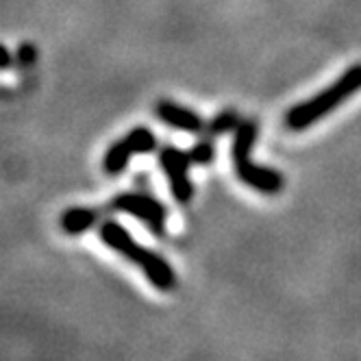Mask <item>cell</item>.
<instances>
[{
  "instance_id": "ba28073f",
  "label": "cell",
  "mask_w": 361,
  "mask_h": 361,
  "mask_svg": "<svg viewBox=\"0 0 361 361\" xmlns=\"http://www.w3.org/2000/svg\"><path fill=\"white\" fill-rule=\"evenodd\" d=\"M131 157H133V150L128 146V142L118 140L111 144V148L105 154V159H102V170H105V174H109V176H118L126 170L128 159Z\"/></svg>"
},
{
  "instance_id": "277c9868",
  "label": "cell",
  "mask_w": 361,
  "mask_h": 361,
  "mask_svg": "<svg viewBox=\"0 0 361 361\" xmlns=\"http://www.w3.org/2000/svg\"><path fill=\"white\" fill-rule=\"evenodd\" d=\"M159 164L168 176L170 192L176 202L185 204L194 196V185L190 180V168H192V157L190 152H183L176 146H166L159 152Z\"/></svg>"
},
{
  "instance_id": "5b68a950",
  "label": "cell",
  "mask_w": 361,
  "mask_h": 361,
  "mask_svg": "<svg viewBox=\"0 0 361 361\" xmlns=\"http://www.w3.org/2000/svg\"><path fill=\"white\" fill-rule=\"evenodd\" d=\"M111 207L118 212H124V214H131L133 218L144 222L152 233L164 235L168 214L159 200L144 196V194H120L114 198Z\"/></svg>"
},
{
  "instance_id": "30bf717a",
  "label": "cell",
  "mask_w": 361,
  "mask_h": 361,
  "mask_svg": "<svg viewBox=\"0 0 361 361\" xmlns=\"http://www.w3.org/2000/svg\"><path fill=\"white\" fill-rule=\"evenodd\" d=\"M240 126V118H238V114L233 111V109H228V111H222V114H218L209 124H207V137L212 135V137H218V135H222V133H226V131H235V128Z\"/></svg>"
},
{
  "instance_id": "52a82bcc",
  "label": "cell",
  "mask_w": 361,
  "mask_h": 361,
  "mask_svg": "<svg viewBox=\"0 0 361 361\" xmlns=\"http://www.w3.org/2000/svg\"><path fill=\"white\" fill-rule=\"evenodd\" d=\"M98 218V212L87 209V207H70L61 216V228L68 235H81L87 228L94 226Z\"/></svg>"
},
{
  "instance_id": "7a4b0ae2",
  "label": "cell",
  "mask_w": 361,
  "mask_h": 361,
  "mask_svg": "<svg viewBox=\"0 0 361 361\" xmlns=\"http://www.w3.org/2000/svg\"><path fill=\"white\" fill-rule=\"evenodd\" d=\"M359 90H361V63H355L346 72H342L340 79L333 85L324 87L322 92H318L309 100L294 105L286 114V126L290 131H305L307 126L320 122L333 109L344 105V102L348 98H353Z\"/></svg>"
},
{
  "instance_id": "8992f818",
  "label": "cell",
  "mask_w": 361,
  "mask_h": 361,
  "mask_svg": "<svg viewBox=\"0 0 361 361\" xmlns=\"http://www.w3.org/2000/svg\"><path fill=\"white\" fill-rule=\"evenodd\" d=\"M154 111H157V118H159L161 122H166V124L172 126V128H178V131H183V133L200 135V133L207 131V126H204V122L200 120L198 114H194V111L188 109V107L176 105V102L159 100V102H157V107H154Z\"/></svg>"
},
{
  "instance_id": "6da1fadb",
  "label": "cell",
  "mask_w": 361,
  "mask_h": 361,
  "mask_svg": "<svg viewBox=\"0 0 361 361\" xmlns=\"http://www.w3.org/2000/svg\"><path fill=\"white\" fill-rule=\"evenodd\" d=\"M98 238L105 242L111 250L122 255L124 259L135 264L157 290L170 292L176 286V274H174L172 266L164 259V257L157 255V252H152L150 248H146L142 244H137L133 240V235L128 233L122 224H118L116 220L102 222L100 228H98Z\"/></svg>"
},
{
  "instance_id": "8fae6325",
  "label": "cell",
  "mask_w": 361,
  "mask_h": 361,
  "mask_svg": "<svg viewBox=\"0 0 361 361\" xmlns=\"http://www.w3.org/2000/svg\"><path fill=\"white\" fill-rule=\"evenodd\" d=\"M190 157H192V161L196 166H207V164H212L214 157H216V146H214V142L209 137L207 140H200L198 144L192 146Z\"/></svg>"
},
{
  "instance_id": "7c38bea8",
  "label": "cell",
  "mask_w": 361,
  "mask_h": 361,
  "mask_svg": "<svg viewBox=\"0 0 361 361\" xmlns=\"http://www.w3.org/2000/svg\"><path fill=\"white\" fill-rule=\"evenodd\" d=\"M9 63H11L9 50H7V46H3V70H7V68H9Z\"/></svg>"
},
{
  "instance_id": "9c48e42d",
  "label": "cell",
  "mask_w": 361,
  "mask_h": 361,
  "mask_svg": "<svg viewBox=\"0 0 361 361\" xmlns=\"http://www.w3.org/2000/svg\"><path fill=\"white\" fill-rule=\"evenodd\" d=\"M131 146L133 154H148V152H154L157 150V137L150 131L148 126H135L128 131V135L124 137Z\"/></svg>"
},
{
  "instance_id": "3957f363",
  "label": "cell",
  "mask_w": 361,
  "mask_h": 361,
  "mask_svg": "<svg viewBox=\"0 0 361 361\" xmlns=\"http://www.w3.org/2000/svg\"><path fill=\"white\" fill-rule=\"evenodd\" d=\"M257 137V124L252 120H244L240 122V126L235 128V140H233V148H231V157H233V166H235V174L242 180L244 185H248L255 192L262 194H279L283 190V178L281 172L270 170V168H262L255 166L250 161V148L255 144Z\"/></svg>"
}]
</instances>
